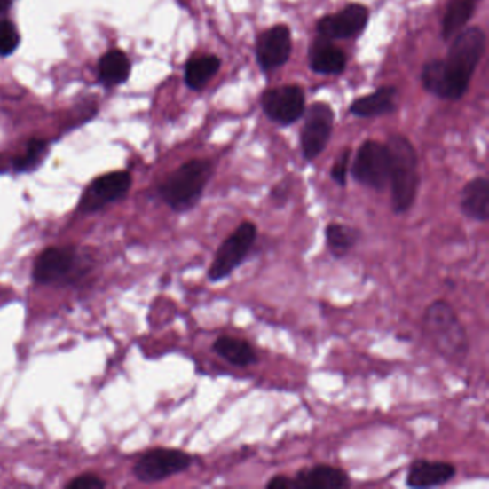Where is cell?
I'll return each mask as SVG.
<instances>
[{"instance_id":"cell-10","label":"cell","mask_w":489,"mask_h":489,"mask_svg":"<svg viewBox=\"0 0 489 489\" xmlns=\"http://www.w3.org/2000/svg\"><path fill=\"white\" fill-rule=\"evenodd\" d=\"M333 121L335 114L329 104L316 102L307 109L306 121L302 130V151L304 160H316L325 151L332 135Z\"/></svg>"},{"instance_id":"cell-17","label":"cell","mask_w":489,"mask_h":489,"mask_svg":"<svg viewBox=\"0 0 489 489\" xmlns=\"http://www.w3.org/2000/svg\"><path fill=\"white\" fill-rule=\"evenodd\" d=\"M213 351L233 367H248L258 362L257 351L253 344L237 337H217L214 340Z\"/></svg>"},{"instance_id":"cell-8","label":"cell","mask_w":489,"mask_h":489,"mask_svg":"<svg viewBox=\"0 0 489 489\" xmlns=\"http://www.w3.org/2000/svg\"><path fill=\"white\" fill-rule=\"evenodd\" d=\"M351 177L356 183L370 190H385L389 184V154L385 144L363 142L351 165Z\"/></svg>"},{"instance_id":"cell-21","label":"cell","mask_w":489,"mask_h":489,"mask_svg":"<svg viewBox=\"0 0 489 489\" xmlns=\"http://www.w3.org/2000/svg\"><path fill=\"white\" fill-rule=\"evenodd\" d=\"M221 62L214 55L193 58L185 67V83L191 90L200 91L220 69Z\"/></svg>"},{"instance_id":"cell-1","label":"cell","mask_w":489,"mask_h":489,"mask_svg":"<svg viewBox=\"0 0 489 489\" xmlns=\"http://www.w3.org/2000/svg\"><path fill=\"white\" fill-rule=\"evenodd\" d=\"M485 46V32L481 28L462 30L452 43L446 60H432L423 67L425 90L445 99H460L467 92Z\"/></svg>"},{"instance_id":"cell-29","label":"cell","mask_w":489,"mask_h":489,"mask_svg":"<svg viewBox=\"0 0 489 489\" xmlns=\"http://www.w3.org/2000/svg\"><path fill=\"white\" fill-rule=\"evenodd\" d=\"M267 489H295L293 486V478L288 475H274L273 478H270L265 484Z\"/></svg>"},{"instance_id":"cell-14","label":"cell","mask_w":489,"mask_h":489,"mask_svg":"<svg viewBox=\"0 0 489 489\" xmlns=\"http://www.w3.org/2000/svg\"><path fill=\"white\" fill-rule=\"evenodd\" d=\"M456 467L446 461H414L407 470L406 485L414 489L437 488L455 478Z\"/></svg>"},{"instance_id":"cell-13","label":"cell","mask_w":489,"mask_h":489,"mask_svg":"<svg viewBox=\"0 0 489 489\" xmlns=\"http://www.w3.org/2000/svg\"><path fill=\"white\" fill-rule=\"evenodd\" d=\"M292 53V34L286 25L265 30L257 41V60L263 71L283 67Z\"/></svg>"},{"instance_id":"cell-5","label":"cell","mask_w":489,"mask_h":489,"mask_svg":"<svg viewBox=\"0 0 489 489\" xmlns=\"http://www.w3.org/2000/svg\"><path fill=\"white\" fill-rule=\"evenodd\" d=\"M257 235L258 228L253 221H243L237 225L234 232L225 237L217 248L207 273L209 280L220 283L232 276L246 262L257 241Z\"/></svg>"},{"instance_id":"cell-6","label":"cell","mask_w":489,"mask_h":489,"mask_svg":"<svg viewBox=\"0 0 489 489\" xmlns=\"http://www.w3.org/2000/svg\"><path fill=\"white\" fill-rule=\"evenodd\" d=\"M83 273L75 247H49L35 260L32 279L42 286H59L79 280Z\"/></svg>"},{"instance_id":"cell-23","label":"cell","mask_w":489,"mask_h":489,"mask_svg":"<svg viewBox=\"0 0 489 489\" xmlns=\"http://www.w3.org/2000/svg\"><path fill=\"white\" fill-rule=\"evenodd\" d=\"M475 11L474 0H451L444 20H442V36L451 39L454 35L467 25Z\"/></svg>"},{"instance_id":"cell-28","label":"cell","mask_w":489,"mask_h":489,"mask_svg":"<svg viewBox=\"0 0 489 489\" xmlns=\"http://www.w3.org/2000/svg\"><path fill=\"white\" fill-rule=\"evenodd\" d=\"M288 198H290V185L288 183L277 184L276 187L270 191V200L273 201L274 206H286Z\"/></svg>"},{"instance_id":"cell-16","label":"cell","mask_w":489,"mask_h":489,"mask_svg":"<svg viewBox=\"0 0 489 489\" xmlns=\"http://www.w3.org/2000/svg\"><path fill=\"white\" fill-rule=\"evenodd\" d=\"M461 213L472 221L486 223L489 220V181L477 177L465 184L461 193Z\"/></svg>"},{"instance_id":"cell-18","label":"cell","mask_w":489,"mask_h":489,"mask_svg":"<svg viewBox=\"0 0 489 489\" xmlns=\"http://www.w3.org/2000/svg\"><path fill=\"white\" fill-rule=\"evenodd\" d=\"M311 67L319 74H342L346 67V55L336 46L329 43V39L320 38L311 48Z\"/></svg>"},{"instance_id":"cell-26","label":"cell","mask_w":489,"mask_h":489,"mask_svg":"<svg viewBox=\"0 0 489 489\" xmlns=\"http://www.w3.org/2000/svg\"><path fill=\"white\" fill-rule=\"evenodd\" d=\"M349 162H351V150H344L337 157L336 162L333 164L332 171H330L333 181L340 187H344L348 183Z\"/></svg>"},{"instance_id":"cell-7","label":"cell","mask_w":489,"mask_h":489,"mask_svg":"<svg viewBox=\"0 0 489 489\" xmlns=\"http://www.w3.org/2000/svg\"><path fill=\"white\" fill-rule=\"evenodd\" d=\"M194 456L176 448H155L142 454L135 462V478L146 484L164 481L190 469Z\"/></svg>"},{"instance_id":"cell-2","label":"cell","mask_w":489,"mask_h":489,"mask_svg":"<svg viewBox=\"0 0 489 489\" xmlns=\"http://www.w3.org/2000/svg\"><path fill=\"white\" fill-rule=\"evenodd\" d=\"M422 329L432 348L448 362H465L469 353L467 329L446 300H435L426 307Z\"/></svg>"},{"instance_id":"cell-12","label":"cell","mask_w":489,"mask_h":489,"mask_svg":"<svg viewBox=\"0 0 489 489\" xmlns=\"http://www.w3.org/2000/svg\"><path fill=\"white\" fill-rule=\"evenodd\" d=\"M367 20L369 12L363 4H349L335 15L321 18L318 23L319 34L326 39L355 38L367 28Z\"/></svg>"},{"instance_id":"cell-15","label":"cell","mask_w":489,"mask_h":489,"mask_svg":"<svg viewBox=\"0 0 489 489\" xmlns=\"http://www.w3.org/2000/svg\"><path fill=\"white\" fill-rule=\"evenodd\" d=\"M351 485L348 472L325 463L303 468L293 477L295 489H346Z\"/></svg>"},{"instance_id":"cell-31","label":"cell","mask_w":489,"mask_h":489,"mask_svg":"<svg viewBox=\"0 0 489 489\" xmlns=\"http://www.w3.org/2000/svg\"><path fill=\"white\" fill-rule=\"evenodd\" d=\"M474 2H475V0H474Z\"/></svg>"},{"instance_id":"cell-19","label":"cell","mask_w":489,"mask_h":489,"mask_svg":"<svg viewBox=\"0 0 489 489\" xmlns=\"http://www.w3.org/2000/svg\"><path fill=\"white\" fill-rule=\"evenodd\" d=\"M395 97L396 88L383 86L367 97L356 99L351 105V113L356 116H362V118L393 113L396 109Z\"/></svg>"},{"instance_id":"cell-20","label":"cell","mask_w":489,"mask_h":489,"mask_svg":"<svg viewBox=\"0 0 489 489\" xmlns=\"http://www.w3.org/2000/svg\"><path fill=\"white\" fill-rule=\"evenodd\" d=\"M362 233L343 223H329L325 227V243L330 256L336 260L346 257L360 241Z\"/></svg>"},{"instance_id":"cell-24","label":"cell","mask_w":489,"mask_h":489,"mask_svg":"<svg viewBox=\"0 0 489 489\" xmlns=\"http://www.w3.org/2000/svg\"><path fill=\"white\" fill-rule=\"evenodd\" d=\"M46 142L42 139H30L28 142L27 153L23 154L22 157L16 158L13 161V167L16 171L25 172L34 170L39 164L42 155L45 154Z\"/></svg>"},{"instance_id":"cell-30","label":"cell","mask_w":489,"mask_h":489,"mask_svg":"<svg viewBox=\"0 0 489 489\" xmlns=\"http://www.w3.org/2000/svg\"><path fill=\"white\" fill-rule=\"evenodd\" d=\"M11 0H0V15L4 13V12H8L9 8H11Z\"/></svg>"},{"instance_id":"cell-4","label":"cell","mask_w":489,"mask_h":489,"mask_svg":"<svg viewBox=\"0 0 489 489\" xmlns=\"http://www.w3.org/2000/svg\"><path fill=\"white\" fill-rule=\"evenodd\" d=\"M213 171L211 161H188L162 181L158 193L172 211L188 213L201 200Z\"/></svg>"},{"instance_id":"cell-11","label":"cell","mask_w":489,"mask_h":489,"mask_svg":"<svg viewBox=\"0 0 489 489\" xmlns=\"http://www.w3.org/2000/svg\"><path fill=\"white\" fill-rule=\"evenodd\" d=\"M262 105L270 120L280 125H292L306 111V98L300 86L284 85L265 91Z\"/></svg>"},{"instance_id":"cell-3","label":"cell","mask_w":489,"mask_h":489,"mask_svg":"<svg viewBox=\"0 0 489 489\" xmlns=\"http://www.w3.org/2000/svg\"><path fill=\"white\" fill-rule=\"evenodd\" d=\"M389 154V184L392 190V209L396 216L406 214L418 195V154L412 142L402 135H390L385 144Z\"/></svg>"},{"instance_id":"cell-25","label":"cell","mask_w":489,"mask_h":489,"mask_svg":"<svg viewBox=\"0 0 489 489\" xmlns=\"http://www.w3.org/2000/svg\"><path fill=\"white\" fill-rule=\"evenodd\" d=\"M20 34L13 23L0 20V57H9L20 46Z\"/></svg>"},{"instance_id":"cell-9","label":"cell","mask_w":489,"mask_h":489,"mask_svg":"<svg viewBox=\"0 0 489 489\" xmlns=\"http://www.w3.org/2000/svg\"><path fill=\"white\" fill-rule=\"evenodd\" d=\"M131 185L132 177L128 171L109 172L98 177L79 200V211L97 213L113 202L121 201L127 197Z\"/></svg>"},{"instance_id":"cell-22","label":"cell","mask_w":489,"mask_h":489,"mask_svg":"<svg viewBox=\"0 0 489 489\" xmlns=\"http://www.w3.org/2000/svg\"><path fill=\"white\" fill-rule=\"evenodd\" d=\"M131 72V64L125 53L121 51H109L99 60V76L102 83L118 85L127 81Z\"/></svg>"},{"instance_id":"cell-27","label":"cell","mask_w":489,"mask_h":489,"mask_svg":"<svg viewBox=\"0 0 489 489\" xmlns=\"http://www.w3.org/2000/svg\"><path fill=\"white\" fill-rule=\"evenodd\" d=\"M105 485L106 484L98 475L83 474L67 482L65 486L69 489H102L105 488Z\"/></svg>"}]
</instances>
